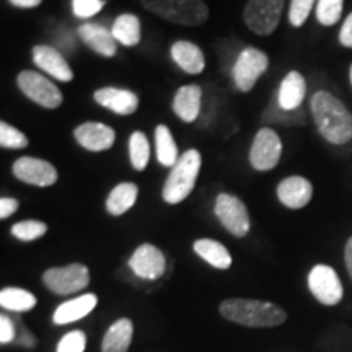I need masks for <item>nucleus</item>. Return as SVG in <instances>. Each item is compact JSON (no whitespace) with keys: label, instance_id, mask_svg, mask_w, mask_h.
<instances>
[{"label":"nucleus","instance_id":"dca6fc26","mask_svg":"<svg viewBox=\"0 0 352 352\" xmlns=\"http://www.w3.org/2000/svg\"><path fill=\"white\" fill-rule=\"evenodd\" d=\"M94 98L101 107L120 114V116H131L139 108V96L134 91L124 90V88L103 87L95 91Z\"/></svg>","mask_w":352,"mask_h":352},{"label":"nucleus","instance_id":"ddd939ff","mask_svg":"<svg viewBox=\"0 0 352 352\" xmlns=\"http://www.w3.org/2000/svg\"><path fill=\"white\" fill-rule=\"evenodd\" d=\"M129 267L135 276L147 280H157L165 274L166 259L164 253L152 243L138 246L129 259Z\"/></svg>","mask_w":352,"mask_h":352},{"label":"nucleus","instance_id":"cd10ccee","mask_svg":"<svg viewBox=\"0 0 352 352\" xmlns=\"http://www.w3.org/2000/svg\"><path fill=\"white\" fill-rule=\"evenodd\" d=\"M0 305H2L3 310L23 314V311L34 308V305H36V297L25 289L6 287L0 290Z\"/></svg>","mask_w":352,"mask_h":352},{"label":"nucleus","instance_id":"f257e3e1","mask_svg":"<svg viewBox=\"0 0 352 352\" xmlns=\"http://www.w3.org/2000/svg\"><path fill=\"white\" fill-rule=\"evenodd\" d=\"M310 104L316 127L329 144L349 142L352 139V114L336 96L328 91H316Z\"/></svg>","mask_w":352,"mask_h":352},{"label":"nucleus","instance_id":"2f4dec72","mask_svg":"<svg viewBox=\"0 0 352 352\" xmlns=\"http://www.w3.org/2000/svg\"><path fill=\"white\" fill-rule=\"evenodd\" d=\"M12 235L21 241H33L46 235L47 226L39 220H23L12 227Z\"/></svg>","mask_w":352,"mask_h":352},{"label":"nucleus","instance_id":"ea45409f","mask_svg":"<svg viewBox=\"0 0 352 352\" xmlns=\"http://www.w3.org/2000/svg\"><path fill=\"white\" fill-rule=\"evenodd\" d=\"M8 2L16 8H36L38 6H41L43 0H8Z\"/></svg>","mask_w":352,"mask_h":352},{"label":"nucleus","instance_id":"79ce46f5","mask_svg":"<svg viewBox=\"0 0 352 352\" xmlns=\"http://www.w3.org/2000/svg\"><path fill=\"white\" fill-rule=\"evenodd\" d=\"M349 77H351V83H352V65H351V70H349Z\"/></svg>","mask_w":352,"mask_h":352},{"label":"nucleus","instance_id":"412c9836","mask_svg":"<svg viewBox=\"0 0 352 352\" xmlns=\"http://www.w3.org/2000/svg\"><path fill=\"white\" fill-rule=\"evenodd\" d=\"M96 303H98V298H96L95 294H85V296L72 298V300L60 303L56 308L52 321L56 324L74 323V321H78L85 318L87 315H90L96 307Z\"/></svg>","mask_w":352,"mask_h":352},{"label":"nucleus","instance_id":"e433bc0d","mask_svg":"<svg viewBox=\"0 0 352 352\" xmlns=\"http://www.w3.org/2000/svg\"><path fill=\"white\" fill-rule=\"evenodd\" d=\"M16 338V327L15 321L10 315L2 314L0 315V342L8 344V342H15Z\"/></svg>","mask_w":352,"mask_h":352},{"label":"nucleus","instance_id":"0eeeda50","mask_svg":"<svg viewBox=\"0 0 352 352\" xmlns=\"http://www.w3.org/2000/svg\"><path fill=\"white\" fill-rule=\"evenodd\" d=\"M43 283L57 296H70L90 284V271L85 264L80 263H72L63 267H51L43 274Z\"/></svg>","mask_w":352,"mask_h":352},{"label":"nucleus","instance_id":"7c9ffc66","mask_svg":"<svg viewBox=\"0 0 352 352\" xmlns=\"http://www.w3.org/2000/svg\"><path fill=\"white\" fill-rule=\"evenodd\" d=\"M344 0H318L316 3V19L321 25L333 26L341 20Z\"/></svg>","mask_w":352,"mask_h":352},{"label":"nucleus","instance_id":"1a4fd4ad","mask_svg":"<svg viewBox=\"0 0 352 352\" xmlns=\"http://www.w3.org/2000/svg\"><path fill=\"white\" fill-rule=\"evenodd\" d=\"M215 217L220 220L223 227L227 228L228 233H232L236 239H243V236L248 235L250 232V214L248 209H246L245 202L240 199V197L227 195V192H222V195L217 196L214 206Z\"/></svg>","mask_w":352,"mask_h":352},{"label":"nucleus","instance_id":"f3484780","mask_svg":"<svg viewBox=\"0 0 352 352\" xmlns=\"http://www.w3.org/2000/svg\"><path fill=\"white\" fill-rule=\"evenodd\" d=\"M314 196V186L303 176H289L277 184V197L289 209L305 208Z\"/></svg>","mask_w":352,"mask_h":352},{"label":"nucleus","instance_id":"f8f14e48","mask_svg":"<svg viewBox=\"0 0 352 352\" xmlns=\"http://www.w3.org/2000/svg\"><path fill=\"white\" fill-rule=\"evenodd\" d=\"M12 173L20 182L38 188L52 186L59 176L54 165L36 157H20L13 164Z\"/></svg>","mask_w":352,"mask_h":352},{"label":"nucleus","instance_id":"393cba45","mask_svg":"<svg viewBox=\"0 0 352 352\" xmlns=\"http://www.w3.org/2000/svg\"><path fill=\"white\" fill-rule=\"evenodd\" d=\"M139 196V188L134 183H121L111 189L107 199V210L113 217L126 214L135 204Z\"/></svg>","mask_w":352,"mask_h":352},{"label":"nucleus","instance_id":"9d476101","mask_svg":"<svg viewBox=\"0 0 352 352\" xmlns=\"http://www.w3.org/2000/svg\"><path fill=\"white\" fill-rule=\"evenodd\" d=\"M283 155V142L276 131L271 127H263L254 135L250 151V164L258 171H270L276 168Z\"/></svg>","mask_w":352,"mask_h":352},{"label":"nucleus","instance_id":"bb28decb","mask_svg":"<svg viewBox=\"0 0 352 352\" xmlns=\"http://www.w3.org/2000/svg\"><path fill=\"white\" fill-rule=\"evenodd\" d=\"M155 152L158 164L164 166H175L179 160L178 145H176L173 134L168 126L158 124L155 129Z\"/></svg>","mask_w":352,"mask_h":352},{"label":"nucleus","instance_id":"aec40b11","mask_svg":"<svg viewBox=\"0 0 352 352\" xmlns=\"http://www.w3.org/2000/svg\"><path fill=\"white\" fill-rule=\"evenodd\" d=\"M202 90L199 85H183L175 94L173 111L184 122H195L201 111Z\"/></svg>","mask_w":352,"mask_h":352},{"label":"nucleus","instance_id":"4c0bfd02","mask_svg":"<svg viewBox=\"0 0 352 352\" xmlns=\"http://www.w3.org/2000/svg\"><path fill=\"white\" fill-rule=\"evenodd\" d=\"M20 202L13 197H2L0 199V219H8L10 215H13L19 210Z\"/></svg>","mask_w":352,"mask_h":352},{"label":"nucleus","instance_id":"20e7f679","mask_svg":"<svg viewBox=\"0 0 352 352\" xmlns=\"http://www.w3.org/2000/svg\"><path fill=\"white\" fill-rule=\"evenodd\" d=\"M140 3L153 15L182 26H199L209 19L204 0H140Z\"/></svg>","mask_w":352,"mask_h":352},{"label":"nucleus","instance_id":"7ed1b4c3","mask_svg":"<svg viewBox=\"0 0 352 352\" xmlns=\"http://www.w3.org/2000/svg\"><path fill=\"white\" fill-rule=\"evenodd\" d=\"M201 153L196 148L184 152L175 166H171L162 189V197L166 204H179L191 195L201 171Z\"/></svg>","mask_w":352,"mask_h":352},{"label":"nucleus","instance_id":"c756f323","mask_svg":"<svg viewBox=\"0 0 352 352\" xmlns=\"http://www.w3.org/2000/svg\"><path fill=\"white\" fill-rule=\"evenodd\" d=\"M264 122H280L284 126H302L305 122V111L302 107L294 111H287L279 107V103H271L270 108L263 114Z\"/></svg>","mask_w":352,"mask_h":352},{"label":"nucleus","instance_id":"58836bf2","mask_svg":"<svg viewBox=\"0 0 352 352\" xmlns=\"http://www.w3.org/2000/svg\"><path fill=\"white\" fill-rule=\"evenodd\" d=\"M340 41L344 47H352V12L347 15V19L342 23L340 32Z\"/></svg>","mask_w":352,"mask_h":352},{"label":"nucleus","instance_id":"6e6552de","mask_svg":"<svg viewBox=\"0 0 352 352\" xmlns=\"http://www.w3.org/2000/svg\"><path fill=\"white\" fill-rule=\"evenodd\" d=\"M270 67V57L256 47H245L233 64L232 76L240 91H250L256 85L258 78Z\"/></svg>","mask_w":352,"mask_h":352},{"label":"nucleus","instance_id":"c9c22d12","mask_svg":"<svg viewBox=\"0 0 352 352\" xmlns=\"http://www.w3.org/2000/svg\"><path fill=\"white\" fill-rule=\"evenodd\" d=\"M103 0H72V12L77 19H91L101 12Z\"/></svg>","mask_w":352,"mask_h":352},{"label":"nucleus","instance_id":"39448f33","mask_svg":"<svg viewBox=\"0 0 352 352\" xmlns=\"http://www.w3.org/2000/svg\"><path fill=\"white\" fill-rule=\"evenodd\" d=\"M16 83H19L21 94L28 100L39 104V107L56 109L63 104V91L50 78L44 77L43 74L34 72V70H23L16 77Z\"/></svg>","mask_w":352,"mask_h":352},{"label":"nucleus","instance_id":"72a5a7b5","mask_svg":"<svg viewBox=\"0 0 352 352\" xmlns=\"http://www.w3.org/2000/svg\"><path fill=\"white\" fill-rule=\"evenodd\" d=\"M315 0H290L289 8V21L290 25L300 28L305 23L308 15H310L311 8H314Z\"/></svg>","mask_w":352,"mask_h":352},{"label":"nucleus","instance_id":"423d86ee","mask_svg":"<svg viewBox=\"0 0 352 352\" xmlns=\"http://www.w3.org/2000/svg\"><path fill=\"white\" fill-rule=\"evenodd\" d=\"M285 0H248L243 10L246 26L259 36L276 32L283 15Z\"/></svg>","mask_w":352,"mask_h":352},{"label":"nucleus","instance_id":"a211bd4d","mask_svg":"<svg viewBox=\"0 0 352 352\" xmlns=\"http://www.w3.org/2000/svg\"><path fill=\"white\" fill-rule=\"evenodd\" d=\"M78 36L90 50L98 52L103 57L116 56L118 41L114 39L113 33L104 28L103 25L83 23L78 26Z\"/></svg>","mask_w":352,"mask_h":352},{"label":"nucleus","instance_id":"6ab92c4d","mask_svg":"<svg viewBox=\"0 0 352 352\" xmlns=\"http://www.w3.org/2000/svg\"><path fill=\"white\" fill-rule=\"evenodd\" d=\"M307 94V82L300 72L292 70L284 80L280 82L279 91H277V103L283 109L294 111L302 107V101Z\"/></svg>","mask_w":352,"mask_h":352},{"label":"nucleus","instance_id":"9b49d317","mask_svg":"<svg viewBox=\"0 0 352 352\" xmlns=\"http://www.w3.org/2000/svg\"><path fill=\"white\" fill-rule=\"evenodd\" d=\"M308 289H310L311 296L323 305L333 307L341 302L342 294V284L340 276L333 267L327 266V264H318L308 274Z\"/></svg>","mask_w":352,"mask_h":352},{"label":"nucleus","instance_id":"a19ab883","mask_svg":"<svg viewBox=\"0 0 352 352\" xmlns=\"http://www.w3.org/2000/svg\"><path fill=\"white\" fill-rule=\"evenodd\" d=\"M344 261H346V267L349 271V276L352 279V236L347 240L346 248H344Z\"/></svg>","mask_w":352,"mask_h":352},{"label":"nucleus","instance_id":"f704fd0d","mask_svg":"<svg viewBox=\"0 0 352 352\" xmlns=\"http://www.w3.org/2000/svg\"><path fill=\"white\" fill-rule=\"evenodd\" d=\"M87 347V336L80 329L64 334L57 344V352H83Z\"/></svg>","mask_w":352,"mask_h":352},{"label":"nucleus","instance_id":"5701e85b","mask_svg":"<svg viewBox=\"0 0 352 352\" xmlns=\"http://www.w3.org/2000/svg\"><path fill=\"white\" fill-rule=\"evenodd\" d=\"M134 324L129 318L114 321L101 341V352H127L132 342Z\"/></svg>","mask_w":352,"mask_h":352},{"label":"nucleus","instance_id":"b1692460","mask_svg":"<svg viewBox=\"0 0 352 352\" xmlns=\"http://www.w3.org/2000/svg\"><path fill=\"white\" fill-rule=\"evenodd\" d=\"M192 248H195L197 256L204 259L206 263H209L210 266H214L215 270L226 271L232 266V254L219 241L210 239L196 240Z\"/></svg>","mask_w":352,"mask_h":352},{"label":"nucleus","instance_id":"473e14b6","mask_svg":"<svg viewBox=\"0 0 352 352\" xmlns=\"http://www.w3.org/2000/svg\"><path fill=\"white\" fill-rule=\"evenodd\" d=\"M30 140L23 132L15 129V127L7 124L6 121L0 122V145L3 148H15V151H20V148L28 147Z\"/></svg>","mask_w":352,"mask_h":352},{"label":"nucleus","instance_id":"2eb2a0df","mask_svg":"<svg viewBox=\"0 0 352 352\" xmlns=\"http://www.w3.org/2000/svg\"><path fill=\"white\" fill-rule=\"evenodd\" d=\"M33 63L38 65L39 69L50 74L51 77L57 78L60 82H72L74 80V70L70 69L67 60L59 51L51 46H44V44H38L32 50Z\"/></svg>","mask_w":352,"mask_h":352},{"label":"nucleus","instance_id":"4be33fe9","mask_svg":"<svg viewBox=\"0 0 352 352\" xmlns=\"http://www.w3.org/2000/svg\"><path fill=\"white\" fill-rule=\"evenodd\" d=\"M171 57L179 69L191 76H197L206 69L204 52L197 44L189 41H176L171 46Z\"/></svg>","mask_w":352,"mask_h":352},{"label":"nucleus","instance_id":"4468645a","mask_svg":"<svg viewBox=\"0 0 352 352\" xmlns=\"http://www.w3.org/2000/svg\"><path fill=\"white\" fill-rule=\"evenodd\" d=\"M74 138L83 148L90 152H104L111 148L116 140V132L103 122H83L74 131Z\"/></svg>","mask_w":352,"mask_h":352},{"label":"nucleus","instance_id":"c85d7f7f","mask_svg":"<svg viewBox=\"0 0 352 352\" xmlns=\"http://www.w3.org/2000/svg\"><path fill=\"white\" fill-rule=\"evenodd\" d=\"M129 158L134 170L142 171L148 164L151 158V145H148V139L144 132L135 131L132 132L129 138Z\"/></svg>","mask_w":352,"mask_h":352},{"label":"nucleus","instance_id":"a878e982","mask_svg":"<svg viewBox=\"0 0 352 352\" xmlns=\"http://www.w3.org/2000/svg\"><path fill=\"white\" fill-rule=\"evenodd\" d=\"M111 33L122 46L132 47L140 43V20L132 13H124L114 20Z\"/></svg>","mask_w":352,"mask_h":352},{"label":"nucleus","instance_id":"f03ea898","mask_svg":"<svg viewBox=\"0 0 352 352\" xmlns=\"http://www.w3.org/2000/svg\"><path fill=\"white\" fill-rule=\"evenodd\" d=\"M219 311L226 320L248 328H274L287 320L284 308L254 298H227Z\"/></svg>","mask_w":352,"mask_h":352}]
</instances>
